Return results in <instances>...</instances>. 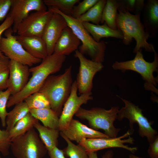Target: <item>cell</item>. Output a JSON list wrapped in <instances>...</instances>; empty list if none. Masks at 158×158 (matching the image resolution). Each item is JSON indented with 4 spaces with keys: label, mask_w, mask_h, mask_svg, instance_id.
Returning <instances> with one entry per match:
<instances>
[{
    "label": "cell",
    "mask_w": 158,
    "mask_h": 158,
    "mask_svg": "<svg viewBox=\"0 0 158 158\" xmlns=\"http://www.w3.org/2000/svg\"><path fill=\"white\" fill-rule=\"evenodd\" d=\"M66 59L65 56L53 53L42 59L39 65L30 68L31 77L22 90L16 95H11L7 107L24 101L30 95L39 92L48 77L61 70Z\"/></svg>",
    "instance_id": "6da1fadb"
},
{
    "label": "cell",
    "mask_w": 158,
    "mask_h": 158,
    "mask_svg": "<svg viewBox=\"0 0 158 158\" xmlns=\"http://www.w3.org/2000/svg\"><path fill=\"white\" fill-rule=\"evenodd\" d=\"M118 11L116 25L117 29L120 30L123 34V43L128 45L134 39L136 42L133 50L134 53H136L142 48L147 51L153 52L155 49L154 46L147 42L149 36L141 21V15H135L127 11L122 12Z\"/></svg>",
    "instance_id": "7a4b0ae2"
},
{
    "label": "cell",
    "mask_w": 158,
    "mask_h": 158,
    "mask_svg": "<svg viewBox=\"0 0 158 158\" xmlns=\"http://www.w3.org/2000/svg\"><path fill=\"white\" fill-rule=\"evenodd\" d=\"M72 71V67L70 66L62 74L50 75L39 91L46 96L51 108L59 117L71 92L73 83Z\"/></svg>",
    "instance_id": "3957f363"
},
{
    "label": "cell",
    "mask_w": 158,
    "mask_h": 158,
    "mask_svg": "<svg viewBox=\"0 0 158 158\" xmlns=\"http://www.w3.org/2000/svg\"><path fill=\"white\" fill-rule=\"evenodd\" d=\"M48 9L60 14L65 20L68 26L79 39L82 44L79 51L83 55L89 56L91 60L102 63L104 61L106 44L104 41H96L84 27L82 22L71 16L64 14L57 9L49 7Z\"/></svg>",
    "instance_id": "277c9868"
},
{
    "label": "cell",
    "mask_w": 158,
    "mask_h": 158,
    "mask_svg": "<svg viewBox=\"0 0 158 158\" xmlns=\"http://www.w3.org/2000/svg\"><path fill=\"white\" fill-rule=\"evenodd\" d=\"M140 49L136 53V55L132 60L124 61H116L112 65L115 70H120L125 72L127 70H131L139 73L144 81L145 89L158 94V90L156 88L158 83V78L155 77L153 73L158 72V55L154 49L153 52L154 59L152 62L147 61L144 59Z\"/></svg>",
    "instance_id": "5b68a950"
},
{
    "label": "cell",
    "mask_w": 158,
    "mask_h": 158,
    "mask_svg": "<svg viewBox=\"0 0 158 158\" xmlns=\"http://www.w3.org/2000/svg\"><path fill=\"white\" fill-rule=\"evenodd\" d=\"M119 110L118 106L112 107L109 110L98 107L87 109L80 107L75 115L81 119L87 120L90 128L96 130H103L109 137L115 138L121 130L114 125Z\"/></svg>",
    "instance_id": "8992f818"
},
{
    "label": "cell",
    "mask_w": 158,
    "mask_h": 158,
    "mask_svg": "<svg viewBox=\"0 0 158 158\" xmlns=\"http://www.w3.org/2000/svg\"><path fill=\"white\" fill-rule=\"evenodd\" d=\"M11 141L10 149L15 158H42L47 152L33 127Z\"/></svg>",
    "instance_id": "52a82bcc"
},
{
    "label": "cell",
    "mask_w": 158,
    "mask_h": 158,
    "mask_svg": "<svg viewBox=\"0 0 158 158\" xmlns=\"http://www.w3.org/2000/svg\"><path fill=\"white\" fill-rule=\"evenodd\" d=\"M125 104V106L119 109L117 119L121 121L123 118L129 121L130 129L134 130L133 125L137 123L139 126L138 133L142 137H145L149 144L152 142L157 135V132L152 127V122H150L142 113V110L129 101L119 96Z\"/></svg>",
    "instance_id": "ba28073f"
},
{
    "label": "cell",
    "mask_w": 158,
    "mask_h": 158,
    "mask_svg": "<svg viewBox=\"0 0 158 158\" xmlns=\"http://www.w3.org/2000/svg\"><path fill=\"white\" fill-rule=\"evenodd\" d=\"M12 27L4 31L5 37H1L0 50L10 60L15 61L29 66L41 62L42 60L35 58L24 49L17 40Z\"/></svg>",
    "instance_id": "9c48e42d"
},
{
    "label": "cell",
    "mask_w": 158,
    "mask_h": 158,
    "mask_svg": "<svg viewBox=\"0 0 158 158\" xmlns=\"http://www.w3.org/2000/svg\"><path fill=\"white\" fill-rule=\"evenodd\" d=\"M74 56L80 62V67L75 80L80 94L91 92L93 80L97 73L104 67L102 63L88 59L78 50L75 51Z\"/></svg>",
    "instance_id": "30bf717a"
},
{
    "label": "cell",
    "mask_w": 158,
    "mask_h": 158,
    "mask_svg": "<svg viewBox=\"0 0 158 158\" xmlns=\"http://www.w3.org/2000/svg\"><path fill=\"white\" fill-rule=\"evenodd\" d=\"M133 131L134 130L129 129L123 135L115 138H83L78 144L83 147L87 152L97 151L106 148L118 147L125 149L134 153L137 150V147H131L125 145L126 143H134V139L130 136Z\"/></svg>",
    "instance_id": "8fae6325"
},
{
    "label": "cell",
    "mask_w": 158,
    "mask_h": 158,
    "mask_svg": "<svg viewBox=\"0 0 158 158\" xmlns=\"http://www.w3.org/2000/svg\"><path fill=\"white\" fill-rule=\"evenodd\" d=\"M78 87L75 80L73 82L69 97L64 104L59 117V126L60 131L68 125L73 117L78 111L81 106L86 104L93 99L92 92L77 95Z\"/></svg>",
    "instance_id": "7c38bea8"
},
{
    "label": "cell",
    "mask_w": 158,
    "mask_h": 158,
    "mask_svg": "<svg viewBox=\"0 0 158 158\" xmlns=\"http://www.w3.org/2000/svg\"><path fill=\"white\" fill-rule=\"evenodd\" d=\"M53 13V11L48 9L47 11H35L29 14L19 25L17 32L18 35L42 37Z\"/></svg>",
    "instance_id": "4fadbf2b"
},
{
    "label": "cell",
    "mask_w": 158,
    "mask_h": 158,
    "mask_svg": "<svg viewBox=\"0 0 158 158\" xmlns=\"http://www.w3.org/2000/svg\"><path fill=\"white\" fill-rule=\"evenodd\" d=\"M11 8L8 14L13 19V32H17L19 25L30 11H46L47 8L42 0H11Z\"/></svg>",
    "instance_id": "5bb4252c"
},
{
    "label": "cell",
    "mask_w": 158,
    "mask_h": 158,
    "mask_svg": "<svg viewBox=\"0 0 158 158\" xmlns=\"http://www.w3.org/2000/svg\"><path fill=\"white\" fill-rule=\"evenodd\" d=\"M29 66L16 61L10 60L8 88L11 95L22 90L29 80L30 74Z\"/></svg>",
    "instance_id": "9a60e30c"
},
{
    "label": "cell",
    "mask_w": 158,
    "mask_h": 158,
    "mask_svg": "<svg viewBox=\"0 0 158 158\" xmlns=\"http://www.w3.org/2000/svg\"><path fill=\"white\" fill-rule=\"evenodd\" d=\"M67 26L64 18L60 14L53 12L42 36L46 43L48 55L53 53L57 41L62 30Z\"/></svg>",
    "instance_id": "2e32d148"
},
{
    "label": "cell",
    "mask_w": 158,
    "mask_h": 158,
    "mask_svg": "<svg viewBox=\"0 0 158 158\" xmlns=\"http://www.w3.org/2000/svg\"><path fill=\"white\" fill-rule=\"evenodd\" d=\"M60 132L71 141H75L78 143L83 138L109 137L104 133L89 128L73 118L67 126Z\"/></svg>",
    "instance_id": "e0dca14e"
},
{
    "label": "cell",
    "mask_w": 158,
    "mask_h": 158,
    "mask_svg": "<svg viewBox=\"0 0 158 158\" xmlns=\"http://www.w3.org/2000/svg\"><path fill=\"white\" fill-rule=\"evenodd\" d=\"M80 41L68 26L62 31L57 41L53 53L66 56L75 51L79 48Z\"/></svg>",
    "instance_id": "ac0fdd59"
},
{
    "label": "cell",
    "mask_w": 158,
    "mask_h": 158,
    "mask_svg": "<svg viewBox=\"0 0 158 158\" xmlns=\"http://www.w3.org/2000/svg\"><path fill=\"white\" fill-rule=\"evenodd\" d=\"M142 24L149 37L154 38L158 30V0H147L142 11Z\"/></svg>",
    "instance_id": "d6986e66"
},
{
    "label": "cell",
    "mask_w": 158,
    "mask_h": 158,
    "mask_svg": "<svg viewBox=\"0 0 158 158\" xmlns=\"http://www.w3.org/2000/svg\"><path fill=\"white\" fill-rule=\"evenodd\" d=\"M24 49L33 57L42 60L48 55L46 43L41 37L15 36Z\"/></svg>",
    "instance_id": "ffe728a7"
},
{
    "label": "cell",
    "mask_w": 158,
    "mask_h": 158,
    "mask_svg": "<svg viewBox=\"0 0 158 158\" xmlns=\"http://www.w3.org/2000/svg\"><path fill=\"white\" fill-rule=\"evenodd\" d=\"M82 23L85 29L97 42H100V40L104 37H112L123 39V35L120 30L111 29L105 22L102 25L85 22Z\"/></svg>",
    "instance_id": "44dd1931"
},
{
    "label": "cell",
    "mask_w": 158,
    "mask_h": 158,
    "mask_svg": "<svg viewBox=\"0 0 158 158\" xmlns=\"http://www.w3.org/2000/svg\"><path fill=\"white\" fill-rule=\"evenodd\" d=\"M33 127L38 132L39 137L47 152L58 147V138L60 132L59 130L45 127L39 122L36 123Z\"/></svg>",
    "instance_id": "7402d4cb"
},
{
    "label": "cell",
    "mask_w": 158,
    "mask_h": 158,
    "mask_svg": "<svg viewBox=\"0 0 158 158\" xmlns=\"http://www.w3.org/2000/svg\"><path fill=\"white\" fill-rule=\"evenodd\" d=\"M30 113L37 119L40 121L44 126L59 130V117L51 108L30 109Z\"/></svg>",
    "instance_id": "603a6c76"
},
{
    "label": "cell",
    "mask_w": 158,
    "mask_h": 158,
    "mask_svg": "<svg viewBox=\"0 0 158 158\" xmlns=\"http://www.w3.org/2000/svg\"><path fill=\"white\" fill-rule=\"evenodd\" d=\"M30 112V109L24 101L18 103L8 112L6 119V130L9 132L16 123Z\"/></svg>",
    "instance_id": "cb8c5ba5"
},
{
    "label": "cell",
    "mask_w": 158,
    "mask_h": 158,
    "mask_svg": "<svg viewBox=\"0 0 158 158\" xmlns=\"http://www.w3.org/2000/svg\"><path fill=\"white\" fill-rule=\"evenodd\" d=\"M38 122V120L29 113L19 121L8 132L10 139L11 140L23 135Z\"/></svg>",
    "instance_id": "d4e9b609"
},
{
    "label": "cell",
    "mask_w": 158,
    "mask_h": 158,
    "mask_svg": "<svg viewBox=\"0 0 158 158\" xmlns=\"http://www.w3.org/2000/svg\"><path fill=\"white\" fill-rule=\"evenodd\" d=\"M118 7L117 0H106L102 12L101 23H103L105 22L111 29H118L116 20Z\"/></svg>",
    "instance_id": "484cf974"
},
{
    "label": "cell",
    "mask_w": 158,
    "mask_h": 158,
    "mask_svg": "<svg viewBox=\"0 0 158 158\" xmlns=\"http://www.w3.org/2000/svg\"><path fill=\"white\" fill-rule=\"evenodd\" d=\"M106 0H99L98 2L86 13L78 19L82 22H92L95 25L101 23L103 11Z\"/></svg>",
    "instance_id": "4316f807"
},
{
    "label": "cell",
    "mask_w": 158,
    "mask_h": 158,
    "mask_svg": "<svg viewBox=\"0 0 158 158\" xmlns=\"http://www.w3.org/2000/svg\"><path fill=\"white\" fill-rule=\"evenodd\" d=\"M60 134L67 145V147L63 150L65 157L69 158H89L86 151L83 147L79 144H74L60 132Z\"/></svg>",
    "instance_id": "83f0119b"
},
{
    "label": "cell",
    "mask_w": 158,
    "mask_h": 158,
    "mask_svg": "<svg viewBox=\"0 0 158 158\" xmlns=\"http://www.w3.org/2000/svg\"><path fill=\"white\" fill-rule=\"evenodd\" d=\"M30 109L51 108L49 102L43 93L37 92L26 97L24 101Z\"/></svg>",
    "instance_id": "f1b7e54d"
},
{
    "label": "cell",
    "mask_w": 158,
    "mask_h": 158,
    "mask_svg": "<svg viewBox=\"0 0 158 158\" xmlns=\"http://www.w3.org/2000/svg\"><path fill=\"white\" fill-rule=\"evenodd\" d=\"M144 0H117L118 10L141 15L144 4Z\"/></svg>",
    "instance_id": "f546056e"
},
{
    "label": "cell",
    "mask_w": 158,
    "mask_h": 158,
    "mask_svg": "<svg viewBox=\"0 0 158 158\" xmlns=\"http://www.w3.org/2000/svg\"><path fill=\"white\" fill-rule=\"evenodd\" d=\"M79 0H44L46 5L49 7L56 8L64 14L71 16L75 5L79 2Z\"/></svg>",
    "instance_id": "4dcf8cb0"
},
{
    "label": "cell",
    "mask_w": 158,
    "mask_h": 158,
    "mask_svg": "<svg viewBox=\"0 0 158 158\" xmlns=\"http://www.w3.org/2000/svg\"><path fill=\"white\" fill-rule=\"evenodd\" d=\"M10 61L4 55L0 57V91L8 88Z\"/></svg>",
    "instance_id": "1f68e13d"
},
{
    "label": "cell",
    "mask_w": 158,
    "mask_h": 158,
    "mask_svg": "<svg viewBox=\"0 0 158 158\" xmlns=\"http://www.w3.org/2000/svg\"><path fill=\"white\" fill-rule=\"evenodd\" d=\"M99 0H84L80 2L73 9L71 16L74 18L78 19L86 13L95 5Z\"/></svg>",
    "instance_id": "d6a6232c"
},
{
    "label": "cell",
    "mask_w": 158,
    "mask_h": 158,
    "mask_svg": "<svg viewBox=\"0 0 158 158\" xmlns=\"http://www.w3.org/2000/svg\"><path fill=\"white\" fill-rule=\"evenodd\" d=\"M8 89L5 91H0V119L3 127L6 126V119L8 114L6 110L7 103L11 96Z\"/></svg>",
    "instance_id": "836d02e7"
},
{
    "label": "cell",
    "mask_w": 158,
    "mask_h": 158,
    "mask_svg": "<svg viewBox=\"0 0 158 158\" xmlns=\"http://www.w3.org/2000/svg\"><path fill=\"white\" fill-rule=\"evenodd\" d=\"M11 142L9 132L6 130L0 129V152L3 156L9 155Z\"/></svg>",
    "instance_id": "e575fe53"
},
{
    "label": "cell",
    "mask_w": 158,
    "mask_h": 158,
    "mask_svg": "<svg viewBox=\"0 0 158 158\" xmlns=\"http://www.w3.org/2000/svg\"><path fill=\"white\" fill-rule=\"evenodd\" d=\"M11 0H0V22L6 17L10 10Z\"/></svg>",
    "instance_id": "d590c367"
},
{
    "label": "cell",
    "mask_w": 158,
    "mask_h": 158,
    "mask_svg": "<svg viewBox=\"0 0 158 158\" xmlns=\"http://www.w3.org/2000/svg\"><path fill=\"white\" fill-rule=\"evenodd\" d=\"M147 150L148 153L151 158H158V136L157 135L154 141L149 144Z\"/></svg>",
    "instance_id": "8d00e7d4"
},
{
    "label": "cell",
    "mask_w": 158,
    "mask_h": 158,
    "mask_svg": "<svg viewBox=\"0 0 158 158\" xmlns=\"http://www.w3.org/2000/svg\"><path fill=\"white\" fill-rule=\"evenodd\" d=\"M13 24V20L12 18L8 14L7 15L5 20L0 25V40L2 33L7 29L11 27ZM4 55L0 50V57Z\"/></svg>",
    "instance_id": "74e56055"
},
{
    "label": "cell",
    "mask_w": 158,
    "mask_h": 158,
    "mask_svg": "<svg viewBox=\"0 0 158 158\" xmlns=\"http://www.w3.org/2000/svg\"><path fill=\"white\" fill-rule=\"evenodd\" d=\"M50 158H65L63 150L55 147L48 152Z\"/></svg>",
    "instance_id": "f35d334b"
},
{
    "label": "cell",
    "mask_w": 158,
    "mask_h": 158,
    "mask_svg": "<svg viewBox=\"0 0 158 158\" xmlns=\"http://www.w3.org/2000/svg\"><path fill=\"white\" fill-rule=\"evenodd\" d=\"M87 154L89 158H98L97 151H87ZM114 153L112 150H108L104 154L102 158H113Z\"/></svg>",
    "instance_id": "ab89813d"
},
{
    "label": "cell",
    "mask_w": 158,
    "mask_h": 158,
    "mask_svg": "<svg viewBox=\"0 0 158 158\" xmlns=\"http://www.w3.org/2000/svg\"><path fill=\"white\" fill-rule=\"evenodd\" d=\"M129 158H146L140 157L132 154H130L129 155Z\"/></svg>",
    "instance_id": "60d3db41"
},
{
    "label": "cell",
    "mask_w": 158,
    "mask_h": 158,
    "mask_svg": "<svg viewBox=\"0 0 158 158\" xmlns=\"http://www.w3.org/2000/svg\"><path fill=\"white\" fill-rule=\"evenodd\" d=\"M0 158H2L1 157V156L0 155Z\"/></svg>",
    "instance_id": "b9f144b4"
}]
</instances>
